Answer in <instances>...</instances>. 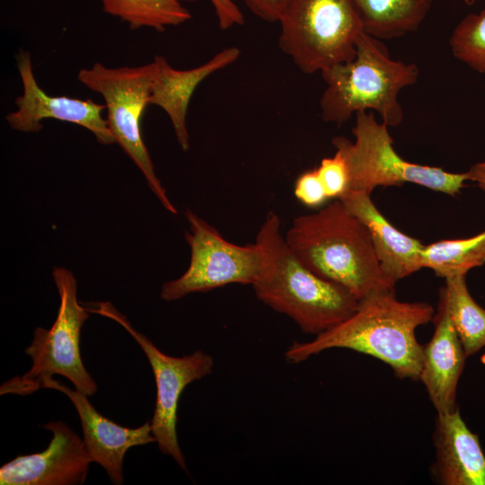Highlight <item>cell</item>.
<instances>
[{
    "instance_id": "cell-1",
    "label": "cell",
    "mask_w": 485,
    "mask_h": 485,
    "mask_svg": "<svg viewBox=\"0 0 485 485\" xmlns=\"http://www.w3.org/2000/svg\"><path fill=\"white\" fill-rule=\"evenodd\" d=\"M425 302H403L395 290L378 291L358 300L351 315L307 342H293L285 352L292 364L331 348H347L374 357L388 365L400 379L419 380L423 346L418 327L433 319Z\"/></svg>"
},
{
    "instance_id": "cell-2",
    "label": "cell",
    "mask_w": 485,
    "mask_h": 485,
    "mask_svg": "<svg viewBox=\"0 0 485 485\" xmlns=\"http://www.w3.org/2000/svg\"><path fill=\"white\" fill-rule=\"evenodd\" d=\"M286 242L311 271L347 288L357 300L395 290L382 270L367 228L340 199L295 217Z\"/></svg>"
},
{
    "instance_id": "cell-3",
    "label": "cell",
    "mask_w": 485,
    "mask_h": 485,
    "mask_svg": "<svg viewBox=\"0 0 485 485\" xmlns=\"http://www.w3.org/2000/svg\"><path fill=\"white\" fill-rule=\"evenodd\" d=\"M278 214L269 211L256 236L268 253L269 268L252 285L256 297L315 336L343 322L358 300L344 287L311 271L288 247Z\"/></svg>"
},
{
    "instance_id": "cell-4",
    "label": "cell",
    "mask_w": 485,
    "mask_h": 485,
    "mask_svg": "<svg viewBox=\"0 0 485 485\" xmlns=\"http://www.w3.org/2000/svg\"><path fill=\"white\" fill-rule=\"evenodd\" d=\"M326 87L320 99L324 121L341 125L360 111L377 112L395 127L403 119L400 92L417 83L413 63L393 60L382 40L363 31L353 59L321 72Z\"/></svg>"
},
{
    "instance_id": "cell-5",
    "label": "cell",
    "mask_w": 485,
    "mask_h": 485,
    "mask_svg": "<svg viewBox=\"0 0 485 485\" xmlns=\"http://www.w3.org/2000/svg\"><path fill=\"white\" fill-rule=\"evenodd\" d=\"M52 276L60 297L56 321L49 329H35L24 350L31 359V367L4 382L0 394L30 395L43 388L54 375L65 376L87 396L94 395L98 389L83 364L79 348L81 330L90 312L77 299L76 279L70 270L55 267Z\"/></svg>"
},
{
    "instance_id": "cell-6",
    "label": "cell",
    "mask_w": 485,
    "mask_h": 485,
    "mask_svg": "<svg viewBox=\"0 0 485 485\" xmlns=\"http://www.w3.org/2000/svg\"><path fill=\"white\" fill-rule=\"evenodd\" d=\"M354 141L335 137L332 145L340 152L348 171V190L367 194L376 187L414 183L450 196L460 193L468 181L466 172L454 173L403 159L393 147L388 126L375 119L373 111L355 114Z\"/></svg>"
},
{
    "instance_id": "cell-7",
    "label": "cell",
    "mask_w": 485,
    "mask_h": 485,
    "mask_svg": "<svg viewBox=\"0 0 485 485\" xmlns=\"http://www.w3.org/2000/svg\"><path fill=\"white\" fill-rule=\"evenodd\" d=\"M278 45L304 74L348 62L364 31L351 0H287Z\"/></svg>"
},
{
    "instance_id": "cell-8",
    "label": "cell",
    "mask_w": 485,
    "mask_h": 485,
    "mask_svg": "<svg viewBox=\"0 0 485 485\" xmlns=\"http://www.w3.org/2000/svg\"><path fill=\"white\" fill-rule=\"evenodd\" d=\"M153 63L138 66L108 67L100 62L82 68L77 79L101 95L107 111V125L125 154L143 173L147 185L163 207L172 214L178 211L166 195L144 143L141 119L149 105Z\"/></svg>"
},
{
    "instance_id": "cell-9",
    "label": "cell",
    "mask_w": 485,
    "mask_h": 485,
    "mask_svg": "<svg viewBox=\"0 0 485 485\" xmlns=\"http://www.w3.org/2000/svg\"><path fill=\"white\" fill-rule=\"evenodd\" d=\"M185 216L190 225L185 233L190 249V264L180 278L162 286L163 300L175 301L230 284L252 286L267 273L269 258L259 243H233L191 210L188 209Z\"/></svg>"
},
{
    "instance_id": "cell-10",
    "label": "cell",
    "mask_w": 485,
    "mask_h": 485,
    "mask_svg": "<svg viewBox=\"0 0 485 485\" xmlns=\"http://www.w3.org/2000/svg\"><path fill=\"white\" fill-rule=\"evenodd\" d=\"M85 307L90 313L110 318L121 325L144 351L156 384L155 406L151 420L153 436L160 451L171 455L177 464L187 472L176 428L179 400L187 385L212 373V356L201 350L180 357L166 355L146 335L137 331L127 317L110 302L90 303Z\"/></svg>"
},
{
    "instance_id": "cell-11",
    "label": "cell",
    "mask_w": 485,
    "mask_h": 485,
    "mask_svg": "<svg viewBox=\"0 0 485 485\" xmlns=\"http://www.w3.org/2000/svg\"><path fill=\"white\" fill-rule=\"evenodd\" d=\"M22 93L16 97V110L5 116L9 127L24 133L41 130L44 119H53L73 123L89 130L97 142L111 145L116 140L102 117L105 105L91 99L82 100L68 96H53L39 85L33 72L31 54L21 49L16 55Z\"/></svg>"
},
{
    "instance_id": "cell-12",
    "label": "cell",
    "mask_w": 485,
    "mask_h": 485,
    "mask_svg": "<svg viewBox=\"0 0 485 485\" xmlns=\"http://www.w3.org/2000/svg\"><path fill=\"white\" fill-rule=\"evenodd\" d=\"M52 433L48 447L19 455L0 468L1 485H79L93 462L85 444L66 423L42 426Z\"/></svg>"
},
{
    "instance_id": "cell-13",
    "label": "cell",
    "mask_w": 485,
    "mask_h": 485,
    "mask_svg": "<svg viewBox=\"0 0 485 485\" xmlns=\"http://www.w3.org/2000/svg\"><path fill=\"white\" fill-rule=\"evenodd\" d=\"M43 388L59 391L72 401L78 413L83 440L92 461L106 471L113 484H123L126 452L132 446L155 442L151 422L136 428H125L100 414L88 401V396L76 389L73 390L53 378Z\"/></svg>"
},
{
    "instance_id": "cell-14",
    "label": "cell",
    "mask_w": 485,
    "mask_h": 485,
    "mask_svg": "<svg viewBox=\"0 0 485 485\" xmlns=\"http://www.w3.org/2000/svg\"><path fill=\"white\" fill-rule=\"evenodd\" d=\"M240 54L236 47L225 48L202 65L185 70L172 67L163 56H154L149 104L160 107L168 115L182 150L190 147L186 118L193 93L210 75L234 63Z\"/></svg>"
},
{
    "instance_id": "cell-15",
    "label": "cell",
    "mask_w": 485,
    "mask_h": 485,
    "mask_svg": "<svg viewBox=\"0 0 485 485\" xmlns=\"http://www.w3.org/2000/svg\"><path fill=\"white\" fill-rule=\"evenodd\" d=\"M433 442L436 460L431 471L439 484L485 485L484 452L458 407L437 413Z\"/></svg>"
},
{
    "instance_id": "cell-16",
    "label": "cell",
    "mask_w": 485,
    "mask_h": 485,
    "mask_svg": "<svg viewBox=\"0 0 485 485\" xmlns=\"http://www.w3.org/2000/svg\"><path fill=\"white\" fill-rule=\"evenodd\" d=\"M431 340L423 346L419 380L437 413L457 408L456 390L467 356L445 306L439 303Z\"/></svg>"
},
{
    "instance_id": "cell-17",
    "label": "cell",
    "mask_w": 485,
    "mask_h": 485,
    "mask_svg": "<svg viewBox=\"0 0 485 485\" xmlns=\"http://www.w3.org/2000/svg\"><path fill=\"white\" fill-rule=\"evenodd\" d=\"M337 199L367 228L380 267L387 277L397 282L422 269L420 253L424 244L394 227L377 209L370 194L348 190Z\"/></svg>"
},
{
    "instance_id": "cell-18",
    "label": "cell",
    "mask_w": 485,
    "mask_h": 485,
    "mask_svg": "<svg viewBox=\"0 0 485 485\" xmlns=\"http://www.w3.org/2000/svg\"><path fill=\"white\" fill-rule=\"evenodd\" d=\"M434 0H351L363 30L370 36L392 40L417 31Z\"/></svg>"
},
{
    "instance_id": "cell-19",
    "label": "cell",
    "mask_w": 485,
    "mask_h": 485,
    "mask_svg": "<svg viewBox=\"0 0 485 485\" xmlns=\"http://www.w3.org/2000/svg\"><path fill=\"white\" fill-rule=\"evenodd\" d=\"M439 303L448 316L468 357L485 347V309L472 297L466 275L445 279L440 289Z\"/></svg>"
},
{
    "instance_id": "cell-20",
    "label": "cell",
    "mask_w": 485,
    "mask_h": 485,
    "mask_svg": "<svg viewBox=\"0 0 485 485\" xmlns=\"http://www.w3.org/2000/svg\"><path fill=\"white\" fill-rule=\"evenodd\" d=\"M102 11L128 24L132 30L150 28L163 32L191 19L182 4L196 0H101Z\"/></svg>"
},
{
    "instance_id": "cell-21",
    "label": "cell",
    "mask_w": 485,
    "mask_h": 485,
    "mask_svg": "<svg viewBox=\"0 0 485 485\" xmlns=\"http://www.w3.org/2000/svg\"><path fill=\"white\" fill-rule=\"evenodd\" d=\"M420 263L422 268L432 269L445 279L467 275L472 269L485 263V230L472 237L424 245Z\"/></svg>"
},
{
    "instance_id": "cell-22",
    "label": "cell",
    "mask_w": 485,
    "mask_h": 485,
    "mask_svg": "<svg viewBox=\"0 0 485 485\" xmlns=\"http://www.w3.org/2000/svg\"><path fill=\"white\" fill-rule=\"evenodd\" d=\"M453 56L478 73H485V9L465 16L449 39Z\"/></svg>"
},
{
    "instance_id": "cell-23",
    "label": "cell",
    "mask_w": 485,
    "mask_h": 485,
    "mask_svg": "<svg viewBox=\"0 0 485 485\" xmlns=\"http://www.w3.org/2000/svg\"><path fill=\"white\" fill-rule=\"evenodd\" d=\"M315 169L330 199L339 198L348 190V171L340 152L323 158Z\"/></svg>"
},
{
    "instance_id": "cell-24",
    "label": "cell",
    "mask_w": 485,
    "mask_h": 485,
    "mask_svg": "<svg viewBox=\"0 0 485 485\" xmlns=\"http://www.w3.org/2000/svg\"><path fill=\"white\" fill-rule=\"evenodd\" d=\"M294 193L303 205L310 208L322 207L330 199L316 169L304 171L297 177Z\"/></svg>"
},
{
    "instance_id": "cell-25",
    "label": "cell",
    "mask_w": 485,
    "mask_h": 485,
    "mask_svg": "<svg viewBox=\"0 0 485 485\" xmlns=\"http://www.w3.org/2000/svg\"><path fill=\"white\" fill-rule=\"evenodd\" d=\"M222 30L230 29L244 23V16L240 8L232 0H209Z\"/></svg>"
},
{
    "instance_id": "cell-26",
    "label": "cell",
    "mask_w": 485,
    "mask_h": 485,
    "mask_svg": "<svg viewBox=\"0 0 485 485\" xmlns=\"http://www.w3.org/2000/svg\"><path fill=\"white\" fill-rule=\"evenodd\" d=\"M233 2L239 0H232ZM260 19L278 22L287 0H241Z\"/></svg>"
},
{
    "instance_id": "cell-27",
    "label": "cell",
    "mask_w": 485,
    "mask_h": 485,
    "mask_svg": "<svg viewBox=\"0 0 485 485\" xmlns=\"http://www.w3.org/2000/svg\"><path fill=\"white\" fill-rule=\"evenodd\" d=\"M466 173L468 181L475 182L485 192V162L474 163Z\"/></svg>"
},
{
    "instance_id": "cell-28",
    "label": "cell",
    "mask_w": 485,
    "mask_h": 485,
    "mask_svg": "<svg viewBox=\"0 0 485 485\" xmlns=\"http://www.w3.org/2000/svg\"><path fill=\"white\" fill-rule=\"evenodd\" d=\"M465 4L467 5H472L475 4L476 0H463Z\"/></svg>"
}]
</instances>
